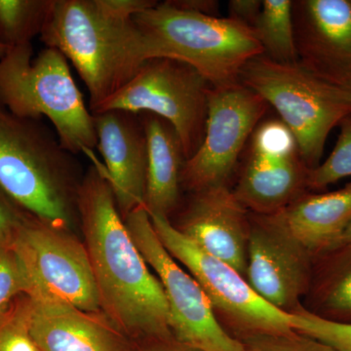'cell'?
I'll return each instance as SVG.
<instances>
[{"instance_id":"12","label":"cell","mask_w":351,"mask_h":351,"mask_svg":"<svg viewBox=\"0 0 351 351\" xmlns=\"http://www.w3.org/2000/svg\"><path fill=\"white\" fill-rule=\"evenodd\" d=\"M309 170L292 131L279 117H265L247 143L232 191L250 213L276 214L307 193Z\"/></svg>"},{"instance_id":"25","label":"cell","mask_w":351,"mask_h":351,"mask_svg":"<svg viewBox=\"0 0 351 351\" xmlns=\"http://www.w3.org/2000/svg\"><path fill=\"white\" fill-rule=\"evenodd\" d=\"M240 341L246 351H336L317 339L295 331L284 335H255Z\"/></svg>"},{"instance_id":"35","label":"cell","mask_w":351,"mask_h":351,"mask_svg":"<svg viewBox=\"0 0 351 351\" xmlns=\"http://www.w3.org/2000/svg\"><path fill=\"white\" fill-rule=\"evenodd\" d=\"M351 71V69H350V71Z\"/></svg>"},{"instance_id":"24","label":"cell","mask_w":351,"mask_h":351,"mask_svg":"<svg viewBox=\"0 0 351 351\" xmlns=\"http://www.w3.org/2000/svg\"><path fill=\"white\" fill-rule=\"evenodd\" d=\"M291 314L294 331L317 339L336 351H351V324L324 319L304 306Z\"/></svg>"},{"instance_id":"3","label":"cell","mask_w":351,"mask_h":351,"mask_svg":"<svg viewBox=\"0 0 351 351\" xmlns=\"http://www.w3.org/2000/svg\"><path fill=\"white\" fill-rule=\"evenodd\" d=\"M145 61L169 58L189 64L212 87L239 82L245 64L263 54L253 27L230 18L182 10L169 0L134 16Z\"/></svg>"},{"instance_id":"18","label":"cell","mask_w":351,"mask_h":351,"mask_svg":"<svg viewBox=\"0 0 351 351\" xmlns=\"http://www.w3.org/2000/svg\"><path fill=\"white\" fill-rule=\"evenodd\" d=\"M274 215L316 257L339 246L351 225V182L330 193L307 191Z\"/></svg>"},{"instance_id":"15","label":"cell","mask_w":351,"mask_h":351,"mask_svg":"<svg viewBox=\"0 0 351 351\" xmlns=\"http://www.w3.org/2000/svg\"><path fill=\"white\" fill-rule=\"evenodd\" d=\"M93 117L97 147L105 162L101 170L125 218L136 208L144 206L147 169L144 126L138 113L125 110H107Z\"/></svg>"},{"instance_id":"32","label":"cell","mask_w":351,"mask_h":351,"mask_svg":"<svg viewBox=\"0 0 351 351\" xmlns=\"http://www.w3.org/2000/svg\"><path fill=\"white\" fill-rule=\"evenodd\" d=\"M323 78L341 88L351 98V71H345V73H337V75H330L328 77L326 76V77Z\"/></svg>"},{"instance_id":"23","label":"cell","mask_w":351,"mask_h":351,"mask_svg":"<svg viewBox=\"0 0 351 351\" xmlns=\"http://www.w3.org/2000/svg\"><path fill=\"white\" fill-rule=\"evenodd\" d=\"M339 126L338 141L331 154L317 167L309 170L308 191H324L335 182L351 177V114Z\"/></svg>"},{"instance_id":"2","label":"cell","mask_w":351,"mask_h":351,"mask_svg":"<svg viewBox=\"0 0 351 351\" xmlns=\"http://www.w3.org/2000/svg\"><path fill=\"white\" fill-rule=\"evenodd\" d=\"M154 0H53L40 34L63 53L89 92L93 112L130 82L145 62L136 14Z\"/></svg>"},{"instance_id":"28","label":"cell","mask_w":351,"mask_h":351,"mask_svg":"<svg viewBox=\"0 0 351 351\" xmlns=\"http://www.w3.org/2000/svg\"><path fill=\"white\" fill-rule=\"evenodd\" d=\"M228 18L253 27L262 9L261 0H230Z\"/></svg>"},{"instance_id":"19","label":"cell","mask_w":351,"mask_h":351,"mask_svg":"<svg viewBox=\"0 0 351 351\" xmlns=\"http://www.w3.org/2000/svg\"><path fill=\"white\" fill-rule=\"evenodd\" d=\"M138 114L147 142L144 206L149 214L168 217L179 203L186 156L179 136L169 122L154 113Z\"/></svg>"},{"instance_id":"17","label":"cell","mask_w":351,"mask_h":351,"mask_svg":"<svg viewBox=\"0 0 351 351\" xmlns=\"http://www.w3.org/2000/svg\"><path fill=\"white\" fill-rule=\"evenodd\" d=\"M27 319L41 351H128L112 328L63 302L27 297Z\"/></svg>"},{"instance_id":"27","label":"cell","mask_w":351,"mask_h":351,"mask_svg":"<svg viewBox=\"0 0 351 351\" xmlns=\"http://www.w3.org/2000/svg\"><path fill=\"white\" fill-rule=\"evenodd\" d=\"M0 351H41L29 332L27 302L14 313L0 316Z\"/></svg>"},{"instance_id":"10","label":"cell","mask_w":351,"mask_h":351,"mask_svg":"<svg viewBox=\"0 0 351 351\" xmlns=\"http://www.w3.org/2000/svg\"><path fill=\"white\" fill-rule=\"evenodd\" d=\"M62 230L44 223L15 226L11 248L27 274V297L99 313L100 297L86 247Z\"/></svg>"},{"instance_id":"11","label":"cell","mask_w":351,"mask_h":351,"mask_svg":"<svg viewBox=\"0 0 351 351\" xmlns=\"http://www.w3.org/2000/svg\"><path fill=\"white\" fill-rule=\"evenodd\" d=\"M269 106L241 82L212 87L204 138L182 167V186L189 191L228 186L247 143Z\"/></svg>"},{"instance_id":"13","label":"cell","mask_w":351,"mask_h":351,"mask_svg":"<svg viewBox=\"0 0 351 351\" xmlns=\"http://www.w3.org/2000/svg\"><path fill=\"white\" fill-rule=\"evenodd\" d=\"M249 218L247 281L271 306L295 313L311 286L313 256L276 215L249 212Z\"/></svg>"},{"instance_id":"4","label":"cell","mask_w":351,"mask_h":351,"mask_svg":"<svg viewBox=\"0 0 351 351\" xmlns=\"http://www.w3.org/2000/svg\"><path fill=\"white\" fill-rule=\"evenodd\" d=\"M32 43L9 48L0 59V104L25 119L46 117L60 144L73 156L98 147L94 117L71 75L68 59L46 47L34 58Z\"/></svg>"},{"instance_id":"29","label":"cell","mask_w":351,"mask_h":351,"mask_svg":"<svg viewBox=\"0 0 351 351\" xmlns=\"http://www.w3.org/2000/svg\"><path fill=\"white\" fill-rule=\"evenodd\" d=\"M169 1L172 5L182 10L219 17V3L216 0H169Z\"/></svg>"},{"instance_id":"16","label":"cell","mask_w":351,"mask_h":351,"mask_svg":"<svg viewBox=\"0 0 351 351\" xmlns=\"http://www.w3.org/2000/svg\"><path fill=\"white\" fill-rule=\"evenodd\" d=\"M300 62L326 77L351 69V0L293 1Z\"/></svg>"},{"instance_id":"1","label":"cell","mask_w":351,"mask_h":351,"mask_svg":"<svg viewBox=\"0 0 351 351\" xmlns=\"http://www.w3.org/2000/svg\"><path fill=\"white\" fill-rule=\"evenodd\" d=\"M77 208L101 308L134 336L173 338L162 285L132 239L99 160L80 184Z\"/></svg>"},{"instance_id":"34","label":"cell","mask_w":351,"mask_h":351,"mask_svg":"<svg viewBox=\"0 0 351 351\" xmlns=\"http://www.w3.org/2000/svg\"><path fill=\"white\" fill-rule=\"evenodd\" d=\"M9 50L8 47H6V46L2 45V44H0V59H1L2 57L4 56V55L6 54L7 51Z\"/></svg>"},{"instance_id":"30","label":"cell","mask_w":351,"mask_h":351,"mask_svg":"<svg viewBox=\"0 0 351 351\" xmlns=\"http://www.w3.org/2000/svg\"><path fill=\"white\" fill-rule=\"evenodd\" d=\"M142 351H195L178 343L174 338L156 339V343Z\"/></svg>"},{"instance_id":"14","label":"cell","mask_w":351,"mask_h":351,"mask_svg":"<svg viewBox=\"0 0 351 351\" xmlns=\"http://www.w3.org/2000/svg\"><path fill=\"white\" fill-rule=\"evenodd\" d=\"M176 228L246 278L250 218L230 186L195 191L181 226Z\"/></svg>"},{"instance_id":"8","label":"cell","mask_w":351,"mask_h":351,"mask_svg":"<svg viewBox=\"0 0 351 351\" xmlns=\"http://www.w3.org/2000/svg\"><path fill=\"white\" fill-rule=\"evenodd\" d=\"M149 215L161 243L199 283L218 319L226 322L242 339L255 335H284L294 331L291 322L292 314L284 313L265 302L243 276L228 263L202 250L172 225L168 217Z\"/></svg>"},{"instance_id":"22","label":"cell","mask_w":351,"mask_h":351,"mask_svg":"<svg viewBox=\"0 0 351 351\" xmlns=\"http://www.w3.org/2000/svg\"><path fill=\"white\" fill-rule=\"evenodd\" d=\"M53 0H0V44L8 48L40 36Z\"/></svg>"},{"instance_id":"33","label":"cell","mask_w":351,"mask_h":351,"mask_svg":"<svg viewBox=\"0 0 351 351\" xmlns=\"http://www.w3.org/2000/svg\"><path fill=\"white\" fill-rule=\"evenodd\" d=\"M343 243H351V225L348 226V230H346L345 234H343V239H341V244Z\"/></svg>"},{"instance_id":"21","label":"cell","mask_w":351,"mask_h":351,"mask_svg":"<svg viewBox=\"0 0 351 351\" xmlns=\"http://www.w3.org/2000/svg\"><path fill=\"white\" fill-rule=\"evenodd\" d=\"M253 29L262 45L263 55L278 63L300 62L295 40L293 1L263 0Z\"/></svg>"},{"instance_id":"6","label":"cell","mask_w":351,"mask_h":351,"mask_svg":"<svg viewBox=\"0 0 351 351\" xmlns=\"http://www.w3.org/2000/svg\"><path fill=\"white\" fill-rule=\"evenodd\" d=\"M239 82L276 108L311 170L321 163L332 129L351 114L348 94L301 62L282 64L260 55L245 64Z\"/></svg>"},{"instance_id":"31","label":"cell","mask_w":351,"mask_h":351,"mask_svg":"<svg viewBox=\"0 0 351 351\" xmlns=\"http://www.w3.org/2000/svg\"><path fill=\"white\" fill-rule=\"evenodd\" d=\"M14 219L6 203L0 198V239L6 237L14 228Z\"/></svg>"},{"instance_id":"9","label":"cell","mask_w":351,"mask_h":351,"mask_svg":"<svg viewBox=\"0 0 351 351\" xmlns=\"http://www.w3.org/2000/svg\"><path fill=\"white\" fill-rule=\"evenodd\" d=\"M128 232L162 285L173 338L195 351H246L223 325L199 283L184 271L157 237L144 206L124 218Z\"/></svg>"},{"instance_id":"20","label":"cell","mask_w":351,"mask_h":351,"mask_svg":"<svg viewBox=\"0 0 351 351\" xmlns=\"http://www.w3.org/2000/svg\"><path fill=\"white\" fill-rule=\"evenodd\" d=\"M306 308L324 319L351 324V243L313 258Z\"/></svg>"},{"instance_id":"5","label":"cell","mask_w":351,"mask_h":351,"mask_svg":"<svg viewBox=\"0 0 351 351\" xmlns=\"http://www.w3.org/2000/svg\"><path fill=\"white\" fill-rule=\"evenodd\" d=\"M75 156L43 119L14 114L0 104V189L39 221L64 228L71 218Z\"/></svg>"},{"instance_id":"7","label":"cell","mask_w":351,"mask_h":351,"mask_svg":"<svg viewBox=\"0 0 351 351\" xmlns=\"http://www.w3.org/2000/svg\"><path fill=\"white\" fill-rule=\"evenodd\" d=\"M211 88L189 64L169 58H152L92 114L117 110L158 115L177 132L188 160L204 138Z\"/></svg>"},{"instance_id":"26","label":"cell","mask_w":351,"mask_h":351,"mask_svg":"<svg viewBox=\"0 0 351 351\" xmlns=\"http://www.w3.org/2000/svg\"><path fill=\"white\" fill-rule=\"evenodd\" d=\"M29 292L27 274L15 252L11 246H0V313L14 297Z\"/></svg>"}]
</instances>
